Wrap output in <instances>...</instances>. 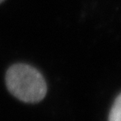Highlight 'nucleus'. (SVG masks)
<instances>
[{
    "label": "nucleus",
    "mask_w": 121,
    "mask_h": 121,
    "mask_svg": "<svg viewBox=\"0 0 121 121\" xmlns=\"http://www.w3.org/2000/svg\"><path fill=\"white\" fill-rule=\"evenodd\" d=\"M6 85L10 93L25 103L35 104L45 98L47 91L45 80L35 67L15 64L6 73Z\"/></svg>",
    "instance_id": "obj_1"
},
{
    "label": "nucleus",
    "mask_w": 121,
    "mask_h": 121,
    "mask_svg": "<svg viewBox=\"0 0 121 121\" xmlns=\"http://www.w3.org/2000/svg\"><path fill=\"white\" fill-rule=\"evenodd\" d=\"M108 121H121V93L113 102L108 115Z\"/></svg>",
    "instance_id": "obj_2"
},
{
    "label": "nucleus",
    "mask_w": 121,
    "mask_h": 121,
    "mask_svg": "<svg viewBox=\"0 0 121 121\" xmlns=\"http://www.w3.org/2000/svg\"><path fill=\"white\" fill-rule=\"evenodd\" d=\"M4 0H0V4H1L2 2H4Z\"/></svg>",
    "instance_id": "obj_3"
}]
</instances>
